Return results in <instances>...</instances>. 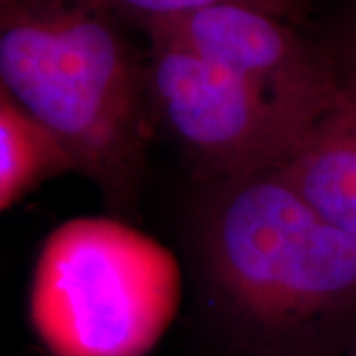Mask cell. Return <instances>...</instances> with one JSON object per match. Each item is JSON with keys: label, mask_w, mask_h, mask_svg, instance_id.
Returning a JSON list of instances; mask_svg holds the SVG:
<instances>
[{"label": "cell", "mask_w": 356, "mask_h": 356, "mask_svg": "<svg viewBox=\"0 0 356 356\" xmlns=\"http://www.w3.org/2000/svg\"><path fill=\"white\" fill-rule=\"evenodd\" d=\"M145 34L154 123L170 133L194 165L210 177L232 180L289 161L305 129L165 28L151 26Z\"/></svg>", "instance_id": "277c9868"}, {"label": "cell", "mask_w": 356, "mask_h": 356, "mask_svg": "<svg viewBox=\"0 0 356 356\" xmlns=\"http://www.w3.org/2000/svg\"><path fill=\"white\" fill-rule=\"evenodd\" d=\"M337 56V91L283 170L323 216L356 240V32Z\"/></svg>", "instance_id": "8992f818"}, {"label": "cell", "mask_w": 356, "mask_h": 356, "mask_svg": "<svg viewBox=\"0 0 356 356\" xmlns=\"http://www.w3.org/2000/svg\"><path fill=\"white\" fill-rule=\"evenodd\" d=\"M180 293L165 243L117 218L81 216L42 243L28 315L50 356H147L177 318Z\"/></svg>", "instance_id": "3957f363"}, {"label": "cell", "mask_w": 356, "mask_h": 356, "mask_svg": "<svg viewBox=\"0 0 356 356\" xmlns=\"http://www.w3.org/2000/svg\"><path fill=\"white\" fill-rule=\"evenodd\" d=\"M74 166L42 129L0 93V214Z\"/></svg>", "instance_id": "52a82bcc"}, {"label": "cell", "mask_w": 356, "mask_h": 356, "mask_svg": "<svg viewBox=\"0 0 356 356\" xmlns=\"http://www.w3.org/2000/svg\"><path fill=\"white\" fill-rule=\"evenodd\" d=\"M125 24L137 26L143 32L153 24L178 20L220 4H242L285 18L293 24H303L311 0H103Z\"/></svg>", "instance_id": "ba28073f"}, {"label": "cell", "mask_w": 356, "mask_h": 356, "mask_svg": "<svg viewBox=\"0 0 356 356\" xmlns=\"http://www.w3.org/2000/svg\"><path fill=\"white\" fill-rule=\"evenodd\" d=\"M127 28L103 0H0V93L119 208L156 125Z\"/></svg>", "instance_id": "6da1fadb"}, {"label": "cell", "mask_w": 356, "mask_h": 356, "mask_svg": "<svg viewBox=\"0 0 356 356\" xmlns=\"http://www.w3.org/2000/svg\"><path fill=\"white\" fill-rule=\"evenodd\" d=\"M153 26L264 93L305 135L339 86L337 48L318 44L299 24L259 8L220 4Z\"/></svg>", "instance_id": "5b68a950"}, {"label": "cell", "mask_w": 356, "mask_h": 356, "mask_svg": "<svg viewBox=\"0 0 356 356\" xmlns=\"http://www.w3.org/2000/svg\"><path fill=\"white\" fill-rule=\"evenodd\" d=\"M208 257L222 289L255 323H356V240L307 200L283 166L224 180Z\"/></svg>", "instance_id": "7a4b0ae2"}, {"label": "cell", "mask_w": 356, "mask_h": 356, "mask_svg": "<svg viewBox=\"0 0 356 356\" xmlns=\"http://www.w3.org/2000/svg\"><path fill=\"white\" fill-rule=\"evenodd\" d=\"M344 356H356V334L348 341V344H346V353H344Z\"/></svg>", "instance_id": "9c48e42d"}]
</instances>
